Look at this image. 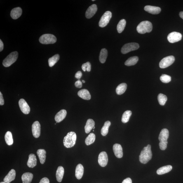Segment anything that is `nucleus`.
<instances>
[{
    "instance_id": "4be33fe9",
    "label": "nucleus",
    "mask_w": 183,
    "mask_h": 183,
    "mask_svg": "<svg viewBox=\"0 0 183 183\" xmlns=\"http://www.w3.org/2000/svg\"><path fill=\"white\" fill-rule=\"evenodd\" d=\"M84 173V168L83 165L79 164L76 166L75 170V176L78 179L82 178Z\"/></svg>"
},
{
    "instance_id": "f704fd0d",
    "label": "nucleus",
    "mask_w": 183,
    "mask_h": 183,
    "mask_svg": "<svg viewBox=\"0 0 183 183\" xmlns=\"http://www.w3.org/2000/svg\"><path fill=\"white\" fill-rule=\"evenodd\" d=\"M126 24V20L125 19H122L117 24V29L118 33H121L123 32L125 28Z\"/></svg>"
},
{
    "instance_id": "bb28decb",
    "label": "nucleus",
    "mask_w": 183,
    "mask_h": 183,
    "mask_svg": "<svg viewBox=\"0 0 183 183\" xmlns=\"http://www.w3.org/2000/svg\"><path fill=\"white\" fill-rule=\"evenodd\" d=\"M64 174V169L63 167L59 166L56 172V178L58 182H62Z\"/></svg>"
},
{
    "instance_id": "6e6552de",
    "label": "nucleus",
    "mask_w": 183,
    "mask_h": 183,
    "mask_svg": "<svg viewBox=\"0 0 183 183\" xmlns=\"http://www.w3.org/2000/svg\"><path fill=\"white\" fill-rule=\"evenodd\" d=\"M175 60V57L173 56H169L165 57L160 61L159 64V67L162 69L168 67L172 65Z\"/></svg>"
},
{
    "instance_id": "4c0bfd02",
    "label": "nucleus",
    "mask_w": 183,
    "mask_h": 183,
    "mask_svg": "<svg viewBox=\"0 0 183 183\" xmlns=\"http://www.w3.org/2000/svg\"><path fill=\"white\" fill-rule=\"evenodd\" d=\"M160 81L164 83H169L171 80V77L170 76L166 74H162L160 78Z\"/></svg>"
},
{
    "instance_id": "6ab92c4d",
    "label": "nucleus",
    "mask_w": 183,
    "mask_h": 183,
    "mask_svg": "<svg viewBox=\"0 0 183 183\" xmlns=\"http://www.w3.org/2000/svg\"><path fill=\"white\" fill-rule=\"evenodd\" d=\"M22 10L20 7H17L13 9L11 12V16L14 20H16L21 16Z\"/></svg>"
},
{
    "instance_id": "a19ab883",
    "label": "nucleus",
    "mask_w": 183,
    "mask_h": 183,
    "mask_svg": "<svg viewBox=\"0 0 183 183\" xmlns=\"http://www.w3.org/2000/svg\"><path fill=\"white\" fill-rule=\"evenodd\" d=\"M75 86L77 88H81L82 87V83L80 80L76 81L75 83Z\"/></svg>"
},
{
    "instance_id": "58836bf2",
    "label": "nucleus",
    "mask_w": 183,
    "mask_h": 183,
    "mask_svg": "<svg viewBox=\"0 0 183 183\" xmlns=\"http://www.w3.org/2000/svg\"><path fill=\"white\" fill-rule=\"evenodd\" d=\"M82 69L84 72L87 71L88 72H89L91 70V64L89 62L83 64L82 66Z\"/></svg>"
},
{
    "instance_id": "ddd939ff",
    "label": "nucleus",
    "mask_w": 183,
    "mask_h": 183,
    "mask_svg": "<svg viewBox=\"0 0 183 183\" xmlns=\"http://www.w3.org/2000/svg\"><path fill=\"white\" fill-rule=\"evenodd\" d=\"M97 5L93 4L89 7L85 12V17L88 19H90L95 14L97 11Z\"/></svg>"
},
{
    "instance_id": "2f4dec72",
    "label": "nucleus",
    "mask_w": 183,
    "mask_h": 183,
    "mask_svg": "<svg viewBox=\"0 0 183 183\" xmlns=\"http://www.w3.org/2000/svg\"><path fill=\"white\" fill-rule=\"evenodd\" d=\"M60 55L58 54H57L50 58L48 60L49 66L50 67H53L60 60Z\"/></svg>"
},
{
    "instance_id": "8fccbe9b",
    "label": "nucleus",
    "mask_w": 183,
    "mask_h": 183,
    "mask_svg": "<svg viewBox=\"0 0 183 183\" xmlns=\"http://www.w3.org/2000/svg\"><path fill=\"white\" fill-rule=\"evenodd\" d=\"M0 183H6L5 182H1Z\"/></svg>"
},
{
    "instance_id": "79ce46f5",
    "label": "nucleus",
    "mask_w": 183,
    "mask_h": 183,
    "mask_svg": "<svg viewBox=\"0 0 183 183\" xmlns=\"http://www.w3.org/2000/svg\"><path fill=\"white\" fill-rule=\"evenodd\" d=\"M82 76V73L81 71H78L75 75V77L78 79H79Z\"/></svg>"
},
{
    "instance_id": "20e7f679",
    "label": "nucleus",
    "mask_w": 183,
    "mask_h": 183,
    "mask_svg": "<svg viewBox=\"0 0 183 183\" xmlns=\"http://www.w3.org/2000/svg\"><path fill=\"white\" fill-rule=\"evenodd\" d=\"M18 53L16 51L12 52L3 60V64L5 67H8L11 66L17 60Z\"/></svg>"
},
{
    "instance_id": "473e14b6",
    "label": "nucleus",
    "mask_w": 183,
    "mask_h": 183,
    "mask_svg": "<svg viewBox=\"0 0 183 183\" xmlns=\"http://www.w3.org/2000/svg\"><path fill=\"white\" fill-rule=\"evenodd\" d=\"M132 114V112L130 110L125 111L122 117L121 121L123 123H128Z\"/></svg>"
},
{
    "instance_id": "412c9836",
    "label": "nucleus",
    "mask_w": 183,
    "mask_h": 183,
    "mask_svg": "<svg viewBox=\"0 0 183 183\" xmlns=\"http://www.w3.org/2000/svg\"><path fill=\"white\" fill-rule=\"evenodd\" d=\"M37 161L35 155L33 154H30L27 163L28 167L30 168H34L37 165Z\"/></svg>"
},
{
    "instance_id": "49530a36",
    "label": "nucleus",
    "mask_w": 183,
    "mask_h": 183,
    "mask_svg": "<svg viewBox=\"0 0 183 183\" xmlns=\"http://www.w3.org/2000/svg\"><path fill=\"white\" fill-rule=\"evenodd\" d=\"M4 48V45L1 39L0 40V51H2Z\"/></svg>"
},
{
    "instance_id": "cd10ccee",
    "label": "nucleus",
    "mask_w": 183,
    "mask_h": 183,
    "mask_svg": "<svg viewBox=\"0 0 183 183\" xmlns=\"http://www.w3.org/2000/svg\"><path fill=\"white\" fill-rule=\"evenodd\" d=\"M108 51L106 49H102L101 50L99 56V60L102 64L105 62L108 56Z\"/></svg>"
},
{
    "instance_id": "e433bc0d",
    "label": "nucleus",
    "mask_w": 183,
    "mask_h": 183,
    "mask_svg": "<svg viewBox=\"0 0 183 183\" xmlns=\"http://www.w3.org/2000/svg\"><path fill=\"white\" fill-rule=\"evenodd\" d=\"M167 99H168V98L166 95L162 93L159 94L158 96V100L160 105L161 106L165 105Z\"/></svg>"
},
{
    "instance_id": "f8f14e48",
    "label": "nucleus",
    "mask_w": 183,
    "mask_h": 183,
    "mask_svg": "<svg viewBox=\"0 0 183 183\" xmlns=\"http://www.w3.org/2000/svg\"><path fill=\"white\" fill-rule=\"evenodd\" d=\"M32 132L34 137L38 138L41 134V125L38 121L34 122L32 125Z\"/></svg>"
},
{
    "instance_id": "37998d69",
    "label": "nucleus",
    "mask_w": 183,
    "mask_h": 183,
    "mask_svg": "<svg viewBox=\"0 0 183 183\" xmlns=\"http://www.w3.org/2000/svg\"><path fill=\"white\" fill-rule=\"evenodd\" d=\"M4 104V100L2 94L0 92V105L3 106Z\"/></svg>"
},
{
    "instance_id": "4468645a",
    "label": "nucleus",
    "mask_w": 183,
    "mask_h": 183,
    "mask_svg": "<svg viewBox=\"0 0 183 183\" xmlns=\"http://www.w3.org/2000/svg\"><path fill=\"white\" fill-rule=\"evenodd\" d=\"M113 150L115 155L118 158L123 157V148L121 145L119 144H115L113 146Z\"/></svg>"
},
{
    "instance_id": "f03ea898",
    "label": "nucleus",
    "mask_w": 183,
    "mask_h": 183,
    "mask_svg": "<svg viewBox=\"0 0 183 183\" xmlns=\"http://www.w3.org/2000/svg\"><path fill=\"white\" fill-rule=\"evenodd\" d=\"M76 138V135L74 132H69L64 138L63 143L64 146L68 148L73 147L75 144Z\"/></svg>"
},
{
    "instance_id": "1a4fd4ad",
    "label": "nucleus",
    "mask_w": 183,
    "mask_h": 183,
    "mask_svg": "<svg viewBox=\"0 0 183 183\" xmlns=\"http://www.w3.org/2000/svg\"><path fill=\"white\" fill-rule=\"evenodd\" d=\"M182 38V34L180 33L176 32L171 33L168 35V41L170 43H174L180 41Z\"/></svg>"
},
{
    "instance_id": "f257e3e1",
    "label": "nucleus",
    "mask_w": 183,
    "mask_h": 183,
    "mask_svg": "<svg viewBox=\"0 0 183 183\" xmlns=\"http://www.w3.org/2000/svg\"><path fill=\"white\" fill-rule=\"evenodd\" d=\"M151 149V146L150 144H148L143 148L139 156V161L140 163L146 164L151 160L152 156Z\"/></svg>"
},
{
    "instance_id": "f3484780",
    "label": "nucleus",
    "mask_w": 183,
    "mask_h": 183,
    "mask_svg": "<svg viewBox=\"0 0 183 183\" xmlns=\"http://www.w3.org/2000/svg\"><path fill=\"white\" fill-rule=\"evenodd\" d=\"M67 114V111L64 109L61 110L57 113L55 117V121L56 122V123L62 121L65 118Z\"/></svg>"
},
{
    "instance_id": "603ef678",
    "label": "nucleus",
    "mask_w": 183,
    "mask_h": 183,
    "mask_svg": "<svg viewBox=\"0 0 183 183\" xmlns=\"http://www.w3.org/2000/svg\"><path fill=\"white\" fill-rule=\"evenodd\" d=\"M95 0H92V1H95Z\"/></svg>"
},
{
    "instance_id": "0eeeda50",
    "label": "nucleus",
    "mask_w": 183,
    "mask_h": 183,
    "mask_svg": "<svg viewBox=\"0 0 183 183\" xmlns=\"http://www.w3.org/2000/svg\"><path fill=\"white\" fill-rule=\"evenodd\" d=\"M112 16V14L110 11H107L105 12L99 21V27L104 28L107 26L109 23Z\"/></svg>"
},
{
    "instance_id": "09e8293b",
    "label": "nucleus",
    "mask_w": 183,
    "mask_h": 183,
    "mask_svg": "<svg viewBox=\"0 0 183 183\" xmlns=\"http://www.w3.org/2000/svg\"><path fill=\"white\" fill-rule=\"evenodd\" d=\"M82 82L83 83H85V81H84V80H83Z\"/></svg>"
},
{
    "instance_id": "a211bd4d",
    "label": "nucleus",
    "mask_w": 183,
    "mask_h": 183,
    "mask_svg": "<svg viewBox=\"0 0 183 183\" xmlns=\"http://www.w3.org/2000/svg\"><path fill=\"white\" fill-rule=\"evenodd\" d=\"M78 95L79 97L85 100H89L91 98V95L89 92L85 89L81 90L78 91Z\"/></svg>"
},
{
    "instance_id": "72a5a7b5",
    "label": "nucleus",
    "mask_w": 183,
    "mask_h": 183,
    "mask_svg": "<svg viewBox=\"0 0 183 183\" xmlns=\"http://www.w3.org/2000/svg\"><path fill=\"white\" fill-rule=\"evenodd\" d=\"M5 140L6 144L8 145L11 146L13 144V140L12 137V134L11 132L8 131L7 132L5 135Z\"/></svg>"
},
{
    "instance_id": "423d86ee",
    "label": "nucleus",
    "mask_w": 183,
    "mask_h": 183,
    "mask_svg": "<svg viewBox=\"0 0 183 183\" xmlns=\"http://www.w3.org/2000/svg\"><path fill=\"white\" fill-rule=\"evenodd\" d=\"M139 48V45L138 43H127L122 48L121 52L123 54L128 53L130 52L137 50Z\"/></svg>"
},
{
    "instance_id": "de8ad7c7",
    "label": "nucleus",
    "mask_w": 183,
    "mask_h": 183,
    "mask_svg": "<svg viewBox=\"0 0 183 183\" xmlns=\"http://www.w3.org/2000/svg\"><path fill=\"white\" fill-rule=\"evenodd\" d=\"M179 16H180L181 18L183 19V11L180 12V13H179Z\"/></svg>"
},
{
    "instance_id": "c9c22d12",
    "label": "nucleus",
    "mask_w": 183,
    "mask_h": 183,
    "mask_svg": "<svg viewBox=\"0 0 183 183\" xmlns=\"http://www.w3.org/2000/svg\"><path fill=\"white\" fill-rule=\"evenodd\" d=\"M95 135L93 133H90L85 140V143L87 146L90 145L95 142Z\"/></svg>"
},
{
    "instance_id": "393cba45",
    "label": "nucleus",
    "mask_w": 183,
    "mask_h": 183,
    "mask_svg": "<svg viewBox=\"0 0 183 183\" xmlns=\"http://www.w3.org/2000/svg\"><path fill=\"white\" fill-rule=\"evenodd\" d=\"M33 177V175L30 173H25L22 175V183H30Z\"/></svg>"
},
{
    "instance_id": "39448f33",
    "label": "nucleus",
    "mask_w": 183,
    "mask_h": 183,
    "mask_svg": "<svg viewBox=\"0 0 183 183\" xmlns=\"http://www.w3.org/2000/svg\"><path fill=\"white\" fill-rule=\"evenodd\" d=\"M56 37L51 34L43 35L39 39L40 42L43 44H53L56 42Z\"/></svg>"
},
{
    "instance_id": "c85d7f7f",
    "label": "nucleus",
    "mask_w": 183,
    "mask_h": 183,
    "mask_svg": "<svg viewBox=\"0 0 183 183\" xmlns=\"http://www.w3.org/2000/svg\"><path fill=\"white\" fill-rule=\"evenodd\" d=\"M127 85L126 83H123L118 85L116 89V92L118 95L123 94L127 90Z\"/></svg>"
},
{
    "instance_id": "c03bdc74",
    "label": "nucleus",
    "mask_w": 183,
    "mask_h": 183,
    "mask_svg": "<svg viewBox=\"0 0 183 183\" xmlns=\"http://www.w3.org/2000/svg\"><path fill=\"white\" fill-rule=\"evenodd\" d=\"M39 183H50V181L47 178L44 177L41 179Z\"/></svg>"
},
{
    "instance_id": "7ed1b4c3",
    "label": "nucleus",
    "mask_w": 183,
    "mask_h": 183,
    "mask_svg": "<svg viewBox=\"0 0 183 183\" xmlns=\"http://www.w3.org/2000/svg\"><path fill=\"white\" fill-rule=\"evenodd\" d=\"M152 29V24L151 22L148 21H144L141 22L137 26V30L139 33L144 34L151 32Z\"/></svg>"
},
{
    "instance_id": "9d476101",
    "label": "nucleus",
    "mask_w": 183,
    "mask_h": 183,
    "mask_svg": "<svg viewBox=\"0 0 183 183\" xmlns=\"http://www.w3.org/2000/svg\"><path fill=\"white\" fill-rule=\"evenodd\" d=\"M108 158L107 153L105 152H102L99 154L98 158L99 164L101 167H105L107 165Z\"/></svg>"
},
{
    "instance_id": "2eb2a0df",
    "label": "nucleus",
    "mask_w": 183,
    "mask_h": 183,
    "mask_svg": "<svg viewBox=\"0 0 183 183\" xmlns=\"http://www.w3.org/2000/svg\"><path fill=\"white\" fill-rule=\"evenodd\" d=\"M144 10L148 13L152 14H158L161 11V8L159 7L151 6H146L144 8Z\"/></svg>"
},
{
    "instance_id": "dca6fc26",
    "label": "nucleus",
    "mask_w": 183,
    "mask_h": 183,
    "mask_svg": "<svg viewBox=\"0 0 183 183\" xmlns=\"http://www.w3.org/2000/svg\"><path fill=\"white\" fill-rule=\"evenodd\" d=\"M169 136V131L167 129H163L161 131L159 136L160 142H167Z\"/></svg>"
},
{
    "instance_id": "5701e85b",
    "label": "nucleus",
    "mask_w": 183,
    "mask_h": 183,
    "mask_svg": "<svg viewBox=\"0 0 183 183\" xmlns=\"http://www.w3.org/2000/svg\"><path fill=\"white\" fill-rule=\"evenodd\" d=\"M37 154L38 157H39L40 163L42 164H43L45 163V161H46V151L44 149H39L37 152Z\"/></svg>"
},
{
    "instance_id": "a18cd8bd",
    "label": "nucleus",
    "mask_w": 183,
    "mask_h": 183,
    "mask_svg": "<svg viewBox=\"0 0 183 183\" xmlns=\"http://www.w3.org/2000/svg\"><path fill=\"white\" fill-rule=\"evenodd\" d=\"M122 183H132V180L130 178H128L124 180Z\"/></svg>"
},
{
    "instance_id": "b1692460",
    "label": "nucleus",
    "mask_w": 183,
    "mask_h": 183,
    "mask_svg": "<svg viewBox=\"0 0 183 183\" xmlns=\"http://www.w3.org/2000/svg\"><path fill=\"white\" fill-rule=\"evenodd\" d=\"M95 125V122L93 119H89L87 120L86 125L85 127V133L87 134L89 133L94 127Z\"/></svg>"
},
{
    "instance_id": "a878e982",
    "label": "nucleus",
    "mask_w": 183,
    "mask_h": 183,
    "mask_svg": "<svg viewBox=\"0 0 183 183\" xmlns=\"http://www.w3.org/2000/svg\"><path fill=\"white\" fill-rule=\"evenodd\" d=\"M172 167L171 165H167L163 166L160 168L157 171V173L158 175H163L170 172L172 170Z\"/></svg>"
},
{
    "instance_id": "c756f323",
    "label": "nucleus",
    "mask_w": 183,
    "mask_h": 183,
    "mask_svg": "<svg viewBox=\"0 0 183 183\" xmlns=\"http://www.w3.org/2000/svg\"><path fill=\"white\" fill-rule=\"evenodd\" d=\"M138 60V57L136 56L131 57L125 61V65L128 66H134L137 64Z\"/></svg>"
},
{
    "instance_id": "7c9ffc66",
    "label": "nucleus",
    "mask_w": 183,
    "mask_h": 183,
    "mask_svg": "<svg viewBox=\"0 0 183 183\" xmlns=\"http://www.w3.org/2000/svg\"><path fill=\"white\" fill-rule=\"evenodd\" d=\"M111 125V122L109 121H106L104 123V125L101 131V134L103 136H106L108 133L109 129Z\"/></svg>"
},
{
    "instance_id": "3c124183",
    "label": "nucleus",
    "mask_w": 183,
    "mask_h": 183,
    "mask_svg": "<svg viewBox=\"0 0 183 183\" xmlns=\"http://www.w3.org/2000/svg\"><path fill=\"white\" fill-rule=\"evenodd\" d=\"M93 129L94 130V129H95V127H94Z\"/></svg>"
},
{
    "instance_id": "aec40b11",
    "label": "nucleus",
    "mask_w": 183,
    "mask_h": 183,
    "mask_svg": "<svg viewBox=\"0 0 183 183\" xmlns=\"http://www.w3.org/2000/svg\"><path fill=\"white\" fill-rule=\"evenodd\" d=\"M15 176V170L14 169H12L4 178L3 181L6 183H10L14 180Z\"/></svg>"
},
{
    "instance_id": "ea45409f",
    "label": "nucleus",
    "mask_w": 183,
    "mask_h": 183,
    "mask_svg": "<svg viewBox=\"0 0 183 183\" xmlns=\"http://www.w3.org/2000/svg\"><path fill=\"white\" fill-rule=\"evenodd\" d=\"M168 142H160L159 146L160 149L162 150H165L167 149Z\"/></svg>"
},
{
    "instance_id": "9b49d317",
    "label": "nucleus",
    "mask_w": 183,
    "mask_h": 183,
    "mask_svg": "<svg viewBox=\"0 0 183 183\" xmlns=\"http://www.w3.org/2000/svg\"><path fill=\"white\" fill-rule=\"evenodd\" d=\"M18 104L22 112L25 114H29L30 112V108L25 100L24 99H20L19 101Z\"/></svg>"
}]
</instances>
